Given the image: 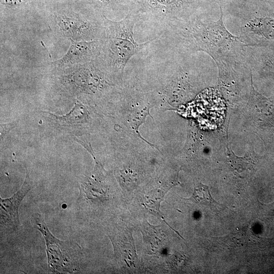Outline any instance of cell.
I'll return each mask as SVG.
<instances>
[{"mask_svg":"<svg viewBox=\"0 0 274 274\" xmlns=\"http://www.w3.org/2000/svg\"><path fill=\"white\" fill-rule=\"evenodd\" d=\"M220 9L217 21L206 18L200 12L169 28L158 38L165 40L174 52L191 55L202 51L216 63L244 61V48L248 45L226 28L221 6Z\"/></svg>","mask_w":274,"mask_h":274,"instance_id":"1","label":"cell"},{"mask_svg":"<svg viewBox=\"0 0 274 274\" xmlns=\"http://www.w3.org/2000/svg\"><path fill=\"white\" fill-rule=\"evenodd\" d=\"M103 20L105 35L96 59L105 70L121 78L129 59L157 37L143 43L135 41L133 28L137 19L132 11L119 21L110 20L104 15Z\"/></svg>","mask_w":274,"mask_h":274,"instance_id":"2","label":"cell"},{"mask_svg":"<svg viewBox=\"0 0 274 274\" xmlns=\"http://www.w3.org/2000/svg\"><path fill=\"white\" fill-rule=\"evenodd\" d=\"M204 0H143L134 3L132 11L137 22L157 32L164 31L201 12Z\"/></svg>","mask_w":274,"mask_h":274,"instance_id":"3","label":"cell"},{"mask_svg":"<svg viewBox=\"0 0 274 274\" xmlns=\"http://www.w3.org/2000/svg\"><path fill=\"white\" fill-rule=\"evenodd\" d=\"M33 227L43 236L46 245L49 268L53 273H75L79 269L81 248L76 243L60 241L50 231L43 217L39 213L31 218Z\"/></svg>","mask_w":274,"mask_h":274,"instance_id":"4","label":"cell"},{"mask_svg":"<svg viewBox=\"0 0 274 274\" xmlns=\"http://www.w3.org/2000/svg\"><path fill=\"white\" fill-rule=\"evenodd\" d=\"M56 21L61 31L74 41L99 40L105 35L103 16L98 19L94 16L87 18L74 13H62L56 16Z\"/></svg>","mask_w":274,"mask_h":274,"instance_id":"5","label":"cell"},{"mask_svg":"<svg viewBox=\"0 0 274 274\" xmlns=\"http://www.w3.org/2000/svg\"><path fill=\"white\" fill-rule=\"evenodd\" d=\"M101 47V39L92 41H76L71 40V45L67 52L53 63L57 66L82 64L98 57Z\"/></svg>","mask_w":274,"mask_h":274,"instance_id":"6","label":"cell"},{"mask_svg":"<svg viewBox=\"0 0 274 274\" xmlns=\"http://www.w3.org/2000/svg\"><path fill=\"white\" fill-rule=\"evenodd\" d=\"M31 187V183L26 171L24 182L17 192L9 198H0L1 225L13 230L18 229L20 225L19 207Z\"/></svg>","mask_w":274,"mask_h":274,"instance_id":"7","label":"cell"},{"mask_svg":"<svg viewBox=\"0 0 274 274\" xmlns=\"http://www.w3.org/2000/svg\"><path fill=\"white\" fill-rule=\"evenodd\" d=\"M243 26V33L247 36L252 35L263 37L268 40H274V19L267 17H252Z\"/></svg>","mask_w":274,"mask_h":274,"instance_id":"8","label":"cell"},{"mask_svg":"<svg viewBox=\"0 0 274 274\" xmlns=\"http://www.w3.org/2000/svg\"><path fill=\"white\" fill-rule=\"evenodd\" d=\"M94 7L101 12L116 14L125 17L131 12L134 3L129 0H90Z\"/></svg>","mask_w":274,"mask_h":274,"instance_id":"9","label":"cell"},{"mask_svg":"<svg viewBox=\"0 0 274 274\" xmlns=\"http://www.w3.org/2000/svg\"><path fill=\"white\" fill-rule=\"evenodd\" d=\"M150 108V106H148L144 107L142 110L139 111H136L133 113L129 117L128 122L129 126L131 128V129L134 131V132L136 134L138 137L141 138L142 140L150 145L151 147L155 148L158 150H159L157 146L152 144H151L145 139H144L141 135L139 131V127L141 125L142 123L145 122L147 116H149L152 117L151 115L149 113Z\"/></svg>","mask_w":274,"mask_h":274,"instance_id":"10","label":"cell"},{"mask_svg":"<svg viewBox=\"0 0 274 274\" xmlns=\"http://www.w3.org/2000/svg\"><path fill=\"white\" fill-rule=\"evenodd\" d=\"M190 199L203 205L215 208L221 205L216 202L212 197L208 186L200 183L194 188V192Z\"/></svg>","mask_w":274,"mask_h":274,"instance_id":"11","label":"cell"},{"mask_svg":"<svg viewBox=\"0 0 274 274\" xmlns=\"http://www.w3.org/2000/svg\"><path fill=\"white\" fill-rule=\"evenodd\" d=\"M118 179L121 185L127 189H132L136 186V179L131 173L121 170Z\"/></svg>","mask_w":274,"mask_h":274,"instance_id":"12","label":"cell"},{"mask_svg":"<svg viewBox=\"0 0 274 274\" xmlns=\"http://www.w3.org/2000/svg\"><path fill=\"white\" fill-rule=\"evenodd\" d=\"M32 0H1L2 4L10 6H20L24 5Z\"/></svg>","mask_w":274,"mask_h":274,"instance_id":"13","label":"cell"},{"mask_svg":"<svg viewBox=\"0 0 274 274\" xmlns=\"http://www.w3.org/2000/svg\"><path fill=\"white\" fill-rule=\"evenodd\" d=\"M16 125V122H13L9 124H1V138L3 139L10 130Z\"/></svg>","mask_w":274,"mask_h":274,"instance_id":"14","label":"cell"},{"mask_svg":"<svg viewBox=\"0 0 274 274\" xmlns=\"http://www.w3.org/2000/svg\"><path fill=\"white\" fill-rule=\"evenodd\" d=\"M267 65L274 70V59H269L266 62Z\"/></svg>","mask_w":274,"mask_h":274,"instance_id":"15","label":"cell"},{"mask_svg":"<svg viewBox=\"0 0 274 274\" xmlns=\"http://www.w3.org/2000/svg\"><path fill=\"white\" fill-rule=\"evenodd\" d=\"M271 210L274 212V202L270 204Z\"/></svg>","mask_w":274,"mask_h":274,"instance_id":"16","label":"cell"},{"mask_svg":"<svg viewBox=\"0 0 274 274\" xmlns=\"http://www.w3.org/2000/svg\"><path fill=\"white\" fill-rule=\"evenodd\" d=\"M129 1H130L131 2L134 3H136V2L142 1L143 0H129Z\"/></svg>","mask_w":274,"mask_h":274,"instance_id":"17","label":"cell"}]
</instances>
